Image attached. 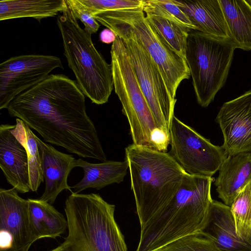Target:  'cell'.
<instances>
[{
    "instance_id": "cell-1",
    "label": "cell",
    "mask_w": 251,
    "mask_h": 251,
    "mask_svg": "<svg viewBox=\"0 0 251 251\" xmlns=\"http://www.w3.org/2000/svg\"><path fill=\"white\" fill-rule=\"evenodd\" d=\"M7 110L44 141L83 158L106 161L95 126L86 113L76 81L61 74L46 78L15 97Z\"/></svg>"
},
{
    "instance_id": "cell-2",
    "label": "cell",
    "mask_w": 251,
    "mask_h": 251,
    "mask_svg": "<svg viewBox=\"0 0 251 251\" xmlns=\"http://www.w3.org/2000/svg\"><path fill=\"white\" fill-rule=\"evenodd\" d=\"M212 177L185 173L172 199L157 214L140 226L135 251H159L172 242L200 233L208 218L213 201Z\"/></svg>"
},
{
    "instance_id": "cell-3",
    "label": "cell",
    "mask_w": 251,
    "mask_h": 251,
    "mask_svg": "<svg viewBox=\"0 0 251 251\" xmlns=\"http://www.w3.org/2000/svg\"><path fill=\"white\" fill-rule=\"evenodd\" d=\"M125 160L141 226L172 199L186 173L170 153L133 144L126 148Z\"/></svg>"
},
{
    "instance_id": "cell-4",
    "label": "cell",
    "mask_w": 251,
    "mask_h": 251,
    "mask_svg": "<svg viewBox=\"0 0 251 251\" xmlns=\"http://www.w3.org/2000/svg\"><path fill=\"white\" fill-rule=\"evenodd\" d=\"M115 208L98 194L72 193L64 208L68 235L49 251H127Z\"/></svg>"
},
{
    "instance_id": "cell-5",
    "label": "cell",
    "mask_w": 251,
    "mask_h": 251,
    "mask_svg": "<svg viewBox=\"0 0 251 251\" xmlns=\"http://www.w3.org/2000/svg\"><path fill=\"white\" fill-rule=\"evenodd\" d=\"M56 22L64 55L79 87L92 103L107 102L114 87L111 64L96 49L91 35L80 26L68 5L57 17Z\"/></svg>"
},
{
    "instance_id": "cell-6",
    "label": "cell",
    "mask_w": 251,
    "mask_h": 251,
    "mask_svg": "<svg viewBox=\"0 0 251 251\" xmlns=\"http://www.w3.org/2000/svg\"><path fill=\"white\" fill-rule=\"evenodd\" d=\"M110 53L115 92L128 122L133 144L166 151L170 135L158 127L138 84L124 42L118 36L112 44Z\"/></svg>"
},
{
    "instance_id": "cell-7",
    "label": "cell",
    "mask_w": 251,
    "mask_h": 251,
    "mask_svg": "<svg viewBox=\"0 0 251 251\" xmlns=\"http://www.w3.org/2000/svg\"><path fill=\"white\" fill-rule=\"evenodd\" d=\"M236 49L231 40L198 30L189 33L185 60L197 102L201 106L207 107L225 84Z\"/></svg>"
},
{
    "instance_id": "cell-8",
    "label": "cell",
    "mask_w": 251,
    "mask_h": 251,
    "mask_svg": "<svg viewBox=\"0 0 251 251\" xmlns=\"http://www.w3.org/2000/svg\"><path fill=\"white\" fill-rule=\"evenodd\" d=\"M106 27L116 26L133 33L160 70L174 99L182 80L190 72L185 59L158 34L145 16L142 8L106 11L92 14Z\"/></svg>"
},
{
    "instance_id": "cell-9",
    "label": "cell",
    "mask_w": 251,
    "mask_h": 251,
    "mask_svg": "<svg viewBox=\"0 0 251 251\" xmlns=\"http://www.w3.org/2000/svg\"><path fill=\"white\" fill-rule=\"evenodd\" d=\"M107 27L124 41L138 84L157 125L170 134L176 99L172 97L160 70L133 33L119 26Z\"/></svg>"
},
{
    "instance_id": "cell-10",
    "label": "cell",
    "mask_w": 251,
    "mask_h": 251,
    "mask_svg": "<svg viewBox=\"0 0 251 251\" xmlns=\"http://www.w3.org/2000/svg\"><path fill=\"white\" fill-rule=\"evenodd\" d=\"M170 154L190 175L212 177L228 155L175 116L170 129Z\"/></svg>"
},
{
    "instance_id": "cell-11",
    "label": "cell",
    "mask_w": 251,
    "mask_h": 251,
    "mask_svg": "<svg viewBox=\"0 0 251 251\" xmlns=\"http://www.w3.org/2000/svg\"><path fill=\"white\" fill-rule=\"evenodd\" d=\"M57 68L55 56L26 54L11 57L0 64V109L7 108L17 96L46 78Z\"/></svg>"
},
{
    "instance_id": "cell-12",
    "label": "cell",
    "mask_w": 251,
    "mask_h": 251,
    "mask_svg": "<svg viewBox=\"0 0 251 251\" xmlns=\"http://www.w3.org/2000/svg\"><path fill=\"white\" fill-rule=\"evenodd\" d=\"M14 188L0 189V251H28L33 243L28 201Z\"/></svg>"
},
{
    "instance_id": "cell-13",
    "label": "cell",
    "mask_w": 251,
    "mask_h": 251,
    "mask_svg": "<svg viewBox=\"0 0 251 251\" xmlns=\"http://www.w3.org/2000/svg\"><path fill=\"white\" fill-rule=\"evenodd\" d=\"M215 120L224 137L222 146L228 156L251 153V90L225 102Z\"/></svg>"
},
{
    "instance_id": "cell-14",
    "label": "cell",
    "mask_w": 251,
    "mask_h": 251,
    "mask_svg": "<svg viewBox=\"0 0 251 251\" xmlns=\"http://www.w3.org/2000/svg\"><path fill=\"white\" fill-rule=\"evenodd\" d=\"M13 125L0 126V167L8 182L20 193L31 191L28 158L24 146L12 132Z\"/></svg>"
},
{
    "instance_id": "cell-15",
    "label": "cell",
    "mask_w": 251,
    "mask_h": 251,
    "mask_svg": "<svg viewBox=\"0 0 251 251\" xmlns=\"http://www.w3.org/2000/svg\"><path fill=\"white\" fill-rule=\"evenodd\" d=\"M36 140L45 181V191L39 199L52 204L63 190H68L73 193L67 179L71 170L75 167V159L72 155L58 151L36 136Z\"/></svg>"
},
{
    "instance_id": "cell-16",
    "label": "cell",
    "mask_w": 251,
    "mask_h": 251,
    "mask_svg": "<svg viewBox=\"0 0 251 251\" xmlns=\"http://www.w3.org/2000/svg\"><path fill=\"white\" fill-rule=\"evenodd\" d=\"M221 251H251V241L240 238L230 207L213 200L207 223L201 232Z\"/></svg>"
},
{
    "instance_id": "cell-17",
    "label": "cell",
    "mask_w": 251,
    "mask_h": 251,
    "mask_svg": "<svg viewBox=\"0 0 251 251\" xmlns=\"http://www.w3.org/2000/svg\"><path fill=\"white\" fill-rule=\"evenodd\" d=\"M188 16L197 30L224 40H231L219 0H174Z\"/></svg>"
},
{
    "instance_id": "cell-18",
    "label": "cell",
    "mask_w": 251,
    "mask_h": 251,
    "mask_svg": "<svg viewBox=\"0 0 251 251\" xmlns=\"http://www.w3.org/2000/svg\"><path fill=\"white\" fill-rule=\"evenodd\" d=\"M218 171L214 183L218 197L230 207L237 195L251 181V153L228 155Z\"/></svg>"
},
{
    "instance_id": "cell-19",
    "label": "cell",
    "mask_w": 251,
    "mask_h": 251,
    "mask_svg": "<svg viewBox=\"0 0 251 251\" xmlns=\"http://www.w3.org/2000/svg\"><path fill=\"white\" fill-rule=\"evenodd\" d=\"M27 200L33 243L43 238L55 239L65 233L68 224L62 213L51 204L39 199Z\"/></svg>"
},
{
    "instance_id": "cell-20",
    "label": "cell",
    "mask_w": 251,
    "mask_h": 251,
    "mask_svg": "<svg viewBox=\"0 0 251 251\" xmlns=\"http://www.w3.org/2000/svg\"><path fill=\"white\" fill-rule=\"evenodd\" d=\"M75 166L81 167L84 171L82 179L72 187L75 193H79L89 188L99 190L113 183H120L124 180L128 169L126 160L92 163L78 158L75 159Z\"/></svg>"
},
{
    "instance_id": "cell-21",
    "label": "cell",
    "mask_w": 251,
    "mask_h": 251,
    "mask_svg": "<svg viewBox=\"0 0 251 251\" xmlns=\"http://www.w3.org/2000/svg\"><path fill=\"white\" fill-rule=\"evenodd\" d=\"M219 1L236 49L251 50V3L245 0Z\"/></svg>"
},
{
    "instance_id": "cell-22",
    "label": "cell",
    "mask_w": 251,
    "mask_h": 251,
    "mask_svg": "<svg viewBox=\"0 0 251 251\" xmlns=\"http://www.w3.org/2000/svg\"><path fill=\"white\" fill-rule=\"evenodd\" d=\"M66 0H4L0 1V20L29 17L39 21L63 12Z\"/></svg>"
},
{
    "instance_id": "cell-23",
    "label": "cell",
    "mask_w": 251,
    "mask_h": 251,
    "mask_svg": "<svg viewBox=\"0 0 251 251\" xmlns=\"http://www.w3.org/2000/svg\"><path fill=\"white\" fill-rule=\"evenodd\" d=\"M12 132L27 151L30 189L36 192L44 177L36 135L27 125L18 118L16 119V125H13Z\"/></svg>"
},
{
    "instance_id": "cell-24",
    "label": "cell",
    "mask_w": 251,
    "mask_h": 251,
    "mask_svg": "<svg viewBox=\"0 0 251 251\" xmlns=\"http://www.w3.org/2000/svg\"><path fill=\"white\" fill-rule=\"evenodd\" d=\"M146 18L169 46L185 59L188 34L191 29L164 17L146 13Z\"/></svg>"
},
{
    "instance_id": "cell-25",
    "label": "cell",
    "mask_w": 251,
    "mask_h": 251,
    "mask_svg": "<svg viewBox=\"0 0 251 251\" xmlns=\"http://www.w3.org/2000/svg\"><path fill=\"white\" fill-rule=\"evenodd\" d=\"M230 209L238 236L251 241V181L235 197Z\"/></svg>"
},
{
    "instance_id": "cell-26",
    "label": "cell",
    "mask_w": 251,
    "mask_h": 251,
    "mask_svg": "<svg viewBox=\"0 0 251 251\" xmlns=\"http://www.w3.org/2000/svg\"><path fill=\"white\" fill-rule=\"evenodd\" d=\"M142 9L145 13L153 14L172 21L191 30H197L188 16L174 0H142Z\"/></svg>"
},
{
    "instance_id": "cell-27",
    "label": "cell",
    "mask_w": 251,
    "mask_h": 251,
    "mask_svg": "<svg viewBox=\"0 0 251 251\" xmlns=\"http://www.w3.org/2000/svg\"><path fill=\"white\" fill-rule=\"evenodd\" d=\"M159 251H221L201 232L189 235L167 245Z\"/></svg>"
},
{
    "instance_id": "cell-28",
    "label": "cell",
    "mask_w": 251,
    "mask_h": 251,
    "mask_svg": "<svg viewBox=\"0 0 251 251\" xmlns=\"http://www.w3.org/2000/svg\"><path fill=\"white\" fill-rule=\"evenodd\" d=\"M90 13L142 8V0H80Z\"/></svg>"
},
{
    "instance_id": "cell-29",
    "label": "cell",
    "mask_w": 251,
    "mask_h": 251,
    "mask_svg": "<svg viewBox=\"0 0 251 251\" xmlns=\"http://www.w3.org/2000/svg\"><path fill=\"white\" fill-rule=\"evenodd\" d=\"M66 2L75 19L80 20L84 24V30L91 35L97 32L100 25L80 0H66Z\"/></svg>"
},
{
    "instance_id": "cell-30",
    "label": "cell",
    "mask_w": 251,
    "mask_h": 251,
    "mask_svg": "<svg viewBox=\"0 0 251 251\" xmlns=\"http://www.w3.org/2000/svg\"><path fill=\"white\" fill-rule=\"evenodd\" d=\"M116 35L110 29L105 28L102 30L100 34V39L103 43H113L115 40Z\"/></svg>"
},
{
    "instance_id": "cell-31",
    "label": "cell",
    "mask_w": 251,
    "mask_h": 251,
    "mask_svg": "<svg viewBox=\"0 0 251 251\" xmlns=\"http://www.w3.org/2000/svg\"><path fill=\"white\" fill-rule=\"evenodd\" d=\"M250 2L251 3V0H250Z\"/></svg>"
}]
</instances>
